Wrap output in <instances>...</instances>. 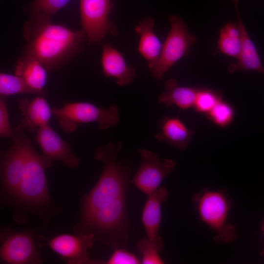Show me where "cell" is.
I'll use <instances>...</instances> for the list:
<instances>
[{
  "mask_svg": "<svg viewBox=\"0 0 264 264\" xmlns=\"http://www.w3.org/2000/svg\"><path fill=\"white\" fill-rule=\"evenodd\" d=\"M122 143H109L96 149L94 158L104 164L96 184L83 199L80 222L76 234H93L114 249L127 246L129 223L126 193L130 168L117 160Z\"/></svg>",
  "mask_w": 264,
  "mask_h": 264,
  "instance_id": "1",
  "label": "cell"
},
{
  "mask_svg": "<svg viewBox=\"0 0 264 264\" xmlns=\"http://www.w3.org/2000/svg\"><path fill=\"white\" fill-rule=\"evenodd\" d=\"M25 45L21 56L35 59L48 71L65 65L83 49L87 40L82 30H72L51 17L42 14H30L23 25Z\"/></svg>",
  "mask_w": 264,
  "mask_h": 264,
  "instance_id": "2",
  "label": "cell"
},
{
  "mask_svg": "<svg viewBox=\"0 0 264 264\" xmlns=\"http://www.w3.org/2000/svg\"><path fill=\"white\" fill-rule=\"evenodd\" d=\"M200 220L213 232V240L228 244L237 238L235 225L228 220L232 199L225 189L216 191L203 189L192 197Z\"/></svg>",
  "mask_w": 264,
  "mask_h": 264,
  "instance_id": "3",
  "label": "cell"
},
{
  "mask_svg": "<svg viewBox=\"0 0 264 264\" xmlns=\"http://www.w3.org/2000/svg\"><path fill=\"white\" fill-rule=\"evenodd\" d=\"M52 115L66 133L75 132L79 125L96 122L100 130L116 126L119 121V109L115 105L102 108L87 102H66L60 108L52 107Z\"/></svg>",
  "mask_w": 264,
  "mask_h": 264,
  "instance_id": "4",
  "label": "cell"
},
{
  "mask_svg": "<svg viewBox=\"0 0 264 264\" xmlns=\"http://www.w3.org/2000/svg\"><path fill=\"white\" fill-rule=\"evenodd\" d=\"M45 168L41 155L37 153L29 139L24 169L15 198L23 204L33 208L46 205L49 197Z\"/></svg>",
  "mask_w": 264,
  "mask_h": 264,
  "instance_id": "5",
  "label": "cell"
},
{
  "mask_svg": "<svg viewBox=\"0 0 264 264\" xmlns=\"http://www.w3.org/2000/svg\"><path fill=\"white\" fill-rule=\"evenodd\" d=\"M170 30L162 44L159 57L150 69L153 76L159 80L181 58L186 56L196 38L188 31L182 18L176 15L169 18Z\"/></svg>",
  "mask_w": 264,
  "mask_h": 264,
  "instance_id": "6",
  "label": "cell"
},
{
  "mask_svg": "<svg viewBox=\"0 0 264 264\" xmlns=\"http://www.w3.org/2000/svg\"><path fill=\"white\" fill-rule=\"evenodd\" d=\"M112 7L110 0H80L82 30L90 44L100 43L108 34H117V30L109 19Z\"/></svg>",
  "mask_w": 264,
  "mask_h": 264,
  "instance_id": "7",
  "label": "cell"
},
{
  "mask_svg": "<svg viewBox=\"0 0 264 264\" xmlns=\"http://www.w3.org/2000/svg\"><path fill=\"white\" fill-rule=\"evenodd\" d=\"M13 130L15 135L12 144L1 155L0 175L5 191L15 198L24 169L29 138L24 133V131L16 127Z\"/></svg>",
  "mask_w": 264,
  "mask_h": 264,
  "instance_id": "8",
  "label": "cell"
},
{
  "mask_svg": "<svg viewBox=\"0 0 264 264\" xmlns=\"http://www.w3.org/2000/svg\"><path fill=\"white\" fill-rule=\"evenodd\" d=\"M1 262L9 264H39L43 263L32 231H13L9 227L1 233Z\"/></svg>",
  "mask_w": 264,
  "mask_h": 264,
  "instance_id": "9",
  "label": "cell"
},
{
  "mask_svg": "<svg viewBox=\"0 0 264 264\" xmlns=\"http://www.w3.org/2000/svg\"><path fill=\"white\" fill-rule=\"evenodd\" d=\"M138 152L141 156V162L131 182L149 197L174 170L176 163L170 159L161 160L156 154L145 149H139Z\"/></svg>",
  "mask_w": 264,
  "mask_h": 264,
  "instance_id": "10",
  "label": "cell"
},
{
  "mask_svg": "<svg viewBox=\"0 0 264 264\" xmlns=\"http://www.w3.org/2000/svg\"><path fill=\"white\" fill-rule=\"evenodd\" d=\"M44 239V242H45L44 245L48 246L68 264L96 263L90 259L88 252L96 240L93 234H63L49 239Z\"/></svg>",
  "mask_w": 264,
  "mask_h": 264,
  "instance_id": "11",
  "label": "cell"
},
{
  "mask_svg": "<svg viewBox=\"0 0 264 264\" xmlns=\"http://www.w3.org/2000/svg\"><path fill=\"white\" fill-rule=\"evenodd\" d=\"M35 140L43 153L41 156L46 168L53 161H60L67 167L77 168L79 159L71 152L70 145L64 140L49 124L39 128L35 132Z\"/></svg>",
  "mask_w": 264,
  "mask_h": 264,
  "instance_id": "12",
  "label": "cell"
},
{
  "mask_svg": "<svg viewBox=\"0 0 264 264\" xmlns=\"http://www.w3.org/2000/svg\"><path fill=\"white\" fill-rule=\"evenodd\" d=\"M18 104L22 119L16 127L35 133L39 128L48 124L52 109L44 96L39 95L32 100L22 99Z\"/></svg>",
  "mask_w": 264,
  "mask_h": 264,
  "instance_id": "13",
  "label": "cell"
},
{
  "mask_svg": "<svg viewBox=\"0 0 264 264\" xmlns=\"http://www.w3.org/2000/svg\"><path fill=\"white\" fill-rule=\"evenodd\" d=\"M101 63L105 76L114 78L119 86L130 84L135 76V68L128 65L122 54L110 44L103 46Z\"/></svg>",
  "mask_w": 264,
  "mask_h": 264,
  "instance_id": "14",
  "label": "cell"
},
{
  "mask_svg": "<svg viewBox=\"0 0 264 264\" xmlns=\"http://www.w3.org/2000/svg\"><path fill=\"white\" fill-rule=\"evenodd\" d=\"M237 11L238 26L241 33V50L238 61L228 66L230 72L237 70H255L264 74V67L256 47L250 39L247 30L242 22L238 10V0H233Z\"/></svg>",
  "mask_w": 264,
  "mask_h": 264,
  "instance_id": "15",
  "label": "cell"
},
{
  "mask_svg": "<svg viewBox=\"0 0 264 264\" xmlns=\"http://www.w3.org/2000/svg\"><path fill=\"white\" fill-rule=\"evenodd\" d=\"M194 133V131L188 128L179 118L165 116L159 121V131L155 137L159 141L184 150Z\"/></svg>",
  "mask_w": 264,
  "mask_h": 264,
  "instance_id": "16",
  "label": "cell"
},
{
  "mask_svg": "<svg viewBox=\"0 0 264 264\" xmlns=\"http://www.w3.org/2000/svg\"><path fill=\"white\" fill-rule=\"evenodd\" d=\"M154 21L146 18L140 21L135 28L139 36L138 51L146 60L151 69L157 61L162 44L154 31Z\"/></svg>",
  "mask_w": 264,
  "mask_h": 264,
  "instance_id": "17",
  "label": "cell"
},
{
  "mask_svg": "<svg viewBox=\"0 0 264 264\" xmlns=\"http://www.w3.org/2000/svg\"><path fill=\"white\" fill-rule=\"evenodd\" d=\"M168 196V192L165 187L158 188L154 193L148 197L144 206L142 221L147 238L151 241L157 240L161 237L158 235V230L161 220V204Z\"/></svg>",
  "mask_w": 264,
  "mask_h": 264,
  "instance_id": "18",
  "label": "cell"
},
{
  "mask_svg": "<svg viewBox=\"0 0 264 264\" xmlns=\"http://www.w3.org/2000/svg\"><path fill=\"white\" fill-rule=\"evenodd\" d=\"M47 71L37 60L22 56L18 59L14 66L15 74L21 77L40 96L45 94L44 88L47 81Z\"/></svg>",
  "mask_w": 264,
  "mask_h": 264,
  "instance_id": "19",
  "label": "cell"
},
{
  "mask_svg": "<svg viewBox=\"0 0 264 264\" xmlns=\"http://www.w3.org/2000/svg\"><path fill=\"white\" fill-rule=\"evenodd\" d=\"M165 91L158 97L160 104L168 107L176 106L183 110L193 106L199 88L180 86L175 79L167 80Z\"/></svg>",
  "mask_w": 264,
  "mask_h": 264,
  "instance_id": "20",
  "label": "cell"
},
{
  "mask_svg": "<svg viewBox=\"0 0 264 264\" xmlns=\"http://www.w3.org/2000/svg\"><path fill=\"white\" fill-rule=\"evenodd\" d=\"M20 94H34L40 95L36 91L29 87L21 77L16 74L0 73V96L7 97L8 96Z\"/></svg>",
  "mask_w": 264,
  "mask_h": 264,
  "instance_id": "21",
  "label": "cell"
},
{
  "mask_svg": "<svg viewBox=\"0 0 264 264\" xmlns=\"http://www.w3.org/2000/svg\"><path fill=\"white\" fill-rule=\"evenodd\" d=\"M137 247L142 255L141 264H164L159 256V253L163 247V242L161 238L154 241L150 240L147 237L143 238L137 243Z\"/></svg>",
  "mask_w": 264,
  "mask_h": 264,
  "instance_id": "22",
  "label": "cell"
},
{
  "mask_svg": "<svg viewBox=\"0 0 264 264\" xmlns=\"http://www.w3.org/2000/svg\"><path fill=\"white\" fill-rule=\"evenodd\" d=\"M221 100V93L210 89L199 88L193 107L198 113L207 114Z\"/></svg>",
  "mask_w": 264,
  "mask_h": 264,
  "instance_id": "23",
  "label": "cell"
},
{
  "mask_svg": "<svg viewBox=\"0 0 264 264\" xmlns=\"http://www.w3.org/2000/svg\"><path fill=\"white\" fill-rule=\"evenodd\" d=\"M235 111L228 103L220 100L207 113L209 119L214 124L221 127L229 125L234 117Z\"/></svg>",
  "mask_w": 264,
  "mask_h": 264,
  "instance_id": "24",
  "label": "cell"
},
{
  "mask_svg": "<svg viewBox=\"0 0 264 264\" xmlns=\"http://www.w3.org/2000/svg\"><path fill=\"white\" fill-rule=\"evenodd\" d=\"M71 0H34L27 10L30 14H42L51 17Z\"/></svg>",
  "mask_w": 264,
  "mask_h": 264,
  "instance_id": "25",
  "label": "cell"
},
{
  "mask_svg": "<svg viewBox=\"0 0 264 264\" xmlns=\"http://www.w3.org/2000/svg\"><path fill=\"white\" fill-rule=\"evenodd\" d=\"M220 52L238 58L241 50V38L230 36L220 30L218 43Z\"/></svg>",
  "mask_w": 264,
  "mask_h": 264,
  "instance_id": "26",
  "label": "cell"
},
{
  "mask_svg": "<svg viewBox=\"0 0 264 264\" xmlns=\"http://www.w3.org/2000/svg\"><path fill=\"white\" fill-rule=\"evenodd\" d=\"M15 135L9 118L6 97H0V136L2 138H13Z\"/></svg>",
  "mask_w": 264,
  "mask_h": 264,
  "instance_id": "27",
  "label": "cell"
},
{
  "mask_svg": "<svg viewBox=\"0 0 264 264\" xmlns=\"http://www.w3.org/2000/svg\"><path fill=\"white\" fill-rule=\"evenodd\" d=\"M108 264H139L141 261L136 256L122 248L115 249L109 259L106 262Z\"/></svg>",
  "mask_w": 264,
  "mask_h": 264,
  "instance_id": "28",
  "label": "cell"
},
{
  "mask_svg": "<svg viewBox=\"0 0 264 264\" xmlns=\"http://www.w3.org/2000/svg\"><path fill=\"white\" fill-rule=\"evenodd\" d=\"M261 230H262V231L263 232V235L264 236V220L261 222ZM261 254L262 256L264 258V249L263 250V251L262 252Z\"/></svg>",
  "mask_w": 264,
  "mask_h": 264,
  "instance_id": "29",
  "label": "cell"
}]
</instances>
